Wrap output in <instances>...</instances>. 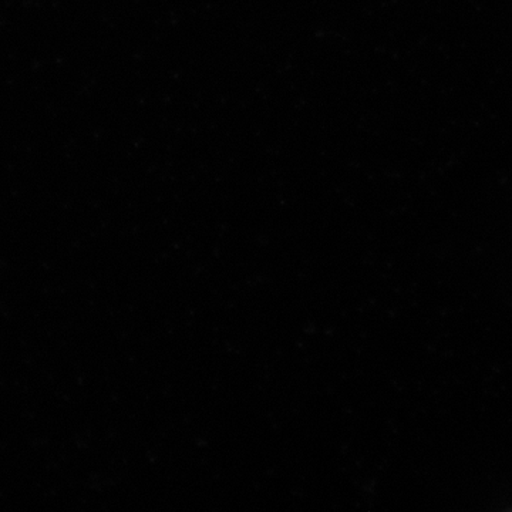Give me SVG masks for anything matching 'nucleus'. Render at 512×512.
I'll use <instances>...</instances> for the list:
<instances>
[]
</instances>
